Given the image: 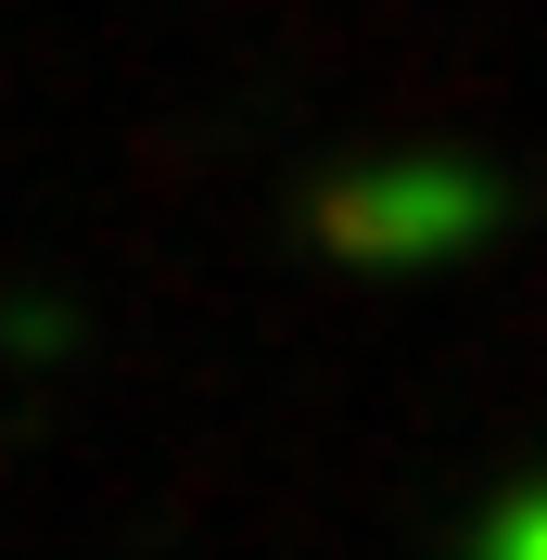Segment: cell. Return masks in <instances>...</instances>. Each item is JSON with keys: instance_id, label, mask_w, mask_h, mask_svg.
I'll return each mask as SVG.
<instances>
[{"instance_id": "obj_2", "label": "cell", "mask_w": 547, "mask_h": 560, "mask_svg": "<svg viewBox=\"0 0 547 560\" xmlns=\"http://www.w3.org/2000/svg\"><path fill=\"white\" fill-rule=\"evenodd\" d=\"M472 560H547V471H535V485H510V497L472 523Z\"/></svg>"}, {"instance_id": "obj_1", "label": "cell", "mask_w": 547, "mask_h": 560, "mask_svg": "<svg viewBox=\"0 0 547 560\" xmlns=\"http://www.w3.org/2000/svg\"><path fill=\"white\" fill-rule=\"evenodd\" d=\"M497 166L445 153V140H382V153H344L331 178L306 191V243L357 280H420V268H458V255L497 243Z\"/></svg>"}]
</instances>
